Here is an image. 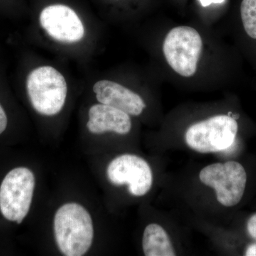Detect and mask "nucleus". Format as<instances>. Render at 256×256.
<instances>
[{"label":"nucleus","mask_w":256,"mask_h":256,"mask_svg":"<svg viewBox=\"0 0 256 256\" xmlns=\"http://www.w3.org/2000/svg\"><path fill=\"white\" fill-rule=\"evenodd\" d=\"M204 28L178 25L165 32L159 44L160 62L178 82H222L227 78L230 56Z\"/></svg>","instance_id":"nucleus-1"},{"label":"nucleus","mask_w":256,"mask_h":256,"mask_svg":"<svg viewBox=\"0 0 256 256\" xmlns=\"http://www.w3.org/2000/svg\"><path fill=\"white\" fill-rule=\"evenodd\" d=\"M26 86L32 106L38 114L53 116L63 109L68 86L56 69L50 66L35 69L28 76Z\"/></svg>","instance_id":"nucleus-4"},{"label":"nucleus","mask_w":256,"mask_h":256,"mask_svg":"<svg viewBox=\"0 0 256 256\" xmlns=\"http://www.w3.org/2000/svg\"><path fill=\"white\" fill-rule=\"evenodd\" d=\"M54 232L57 245L64 256H84L92 247L94 237L92 216L78 204L60 207L55 216Z\"/></svg>","instance_id":"nucleus-2"},{"label":"nucleus","mask_w":256,"mask_h":256,"mask_svg":"<svg viewBox=\"0 0 256 256\" xmlns=\"http://www.w3.org/2000/svg\"><path fill=\"white\" fill-rule=\"evenodd\" d=\"M107 174L111 183L116 186L128 184L132 196H144L152 186L150 166L142 158L133 154L118 156L109 164Z\"/></svg>","instance_id":"nucleus-7"},{"label":"nucleus","mask_w":256,"mask_h":256,"mask_svg":"<svg viewBox=\"0 0 256 256\" xmlns=\"http://www.w3.org/2000/svg\"><path fill=\"white\" fill-rule=\"evenodd\" d=\"M245 256H256V244H252L248 247L245 252Z\"/></svg>","instance_id":"nucleus-16"},{"label":"nucleus","mask_w":256,"mask_h":256,"mask_svg":"<svg viewBox=\"0 0 256 256\" xmlns=\"http://www.w3.org/2000/svg\"><path fill=\"white\" fill-rule=\"evenodd\" d=\"M96 98L101 104L116 108L130 116L138 117L146 110V104L137 92L111 80H100L94 87Z\"/></svg>","instance_id":"nucleus-9"},{"label":"nucleus","mask_w":256,"mask_h":256,"mask_svg":"<svg viewBox=\"0 0 256 256\" xmlns=\"http://www.w3.org/2000/svg\"><path fill=\"white\" fill-rule=\"evenodd\" d=\"M42 28L52 38L64 43H76L85 35V28L78 14L65 5L45 8L40 16Z\"/></svg>","instance_id":"nucleus-8"},{"label":"nucleus","mask_w":256,"mask_h":256,"mask_svg":"<svg viewBox=\"0 0 256 256\" xmlns=\"http://www.w3.org/2000/svg\"><path fill=\"white\" fill-rule=\"evenodd\" d=\"M34 188V175L28 168H16L6 175L0 188V210L6 220L22 223L30 212Z\"/></svg>","instance_id":"nucleus-5"},{"label":"nucleus","mask_w":256,"mask_h":256,"mask_svg":"<svg viewBox=\"0 0 256 256\" xmlns=\"http://www.w3.org/2000/svg\"><path fill=\"white\" fill-rule=\"evenodd\" d=\"M202 183L213 188L220 204L236 206L242 201L247 184L245 168L237 162L208 165L200 174Z\"/></svg>","instance_id":"nucleus-6"},{"label":"nucleus","mask_w":256,"mask_h":256,"mask_svg":"<svg viewBox=\"0 0 256 256\" xmlns=\"http://www.w3.org/2000/svg\"><path fill=\"white\" fill-rule=\"evenodd\" d=\"M200 3H201L203 6H208L212 4H222L224 2L225 0H200Z\"/></svg>","instance_id":"nucleus-15"},{"label":"nucleus","mask_w":256,"mask_h":256,"mask_svg":"<svg viewBox=\"0 0 256 256\" xmlns=\"http://www.w3.org/2000/svg\"><path fill=\"white\" fill-rule=\"evenodd\" d=\"M87 127L92 134L112 132L126 136L132 130V120L124 111L100 104L90 109Z\"/></svg>","instance_id":"nucleus-10"},{"label":"nucleus","mask_w":256,"mask_h":256,"mask_svg":"<svg viewBox=\"0 0 256 256\" xmlns=\"http://www.w3.org/2000/svg\"><path fill=\"white\" fill-rule=\"evenodd\" d=\"M240 34L250 46H256V0H242L240 6Z\"/></svg>","instance_id":"nucleus-12"},{"label":"nucleus","mask_w":256,"mask_h":256,"mask_svg":"<svg viewBox=\"0 0 256 256\" xmlns=\"http://www.w3.org/2000/svg\"><path fill=\"white\" fill-rule=\"evenodd\" d=\"M247 229L249 235L256 240V214L252 215L248 222Z\"/></svg>","instance_id":"nucleus-13"},{"label":"nucleus","mask_w":256,"mask_h":256,"mask_svg":"<svg viewBox=\"0 0 256 256\" xmlns=\"http://www.w3.org/2000/svg\"><path fill=\"white\" fill-rule=\"evenodd\" d=\"M238 128V121L233 116L216 114L192 124L185 134V140L197 152H218L233 146Z\"/></svg>","instance_id":"nucleus-3"},{"label":"nucleus","mask_w":256,"mask_h":256,"mask_svg":"<svg viewBox=\"0 0 256 256\" xmlns=\"http://www.w3.org/2000/svg\"><path fill=\"white\" fill-rule=\"evenodd\" d=\"M143 252L146 256H174L176 252L168 234L156 224L148 225L142 238Z\"/></svg>","instance_id":"nucleus-11"},{"label":"nucleus","mask_w":256,"mask_h":256,"mask_svg":"<svg viewBox=\"0 0 256 256\" xmlns=\"http://www.w3.org/2000/svg\"><path fill=\"white\" fill-rule=\"evenodd\" d=\"M8 117L6 114H5L4 109L0 105V134H2L8 127Z\"/></svg>","instance_id":"nucleus-14"}]
</instances>
